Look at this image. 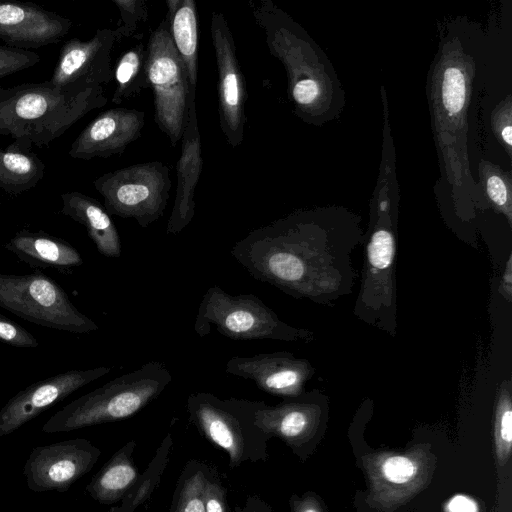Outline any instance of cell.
I'll return each instance as SVG.
<instances>
[{
    "mask_svg": "<svg viewBox=\"0 0 512 512\" xmlns=\"http://www.w3.org/2000/svg\"><path fill=\"white\" fill-rule=\"evenodd\" d=\"M234 512H274L271 506L258 495H249L242 505H236Z\"/></svg>",
    "mask_w": 512,
    "mask_h": 512,
    "instance_id": "cell-37",
    "label": "cell"
},
{
    "mask_svg": "<svg viewBox=\"0 0 512 512\" xmlns=\"http://www.w3.org/2000/svg\"><path fill=\"white\" fill-rule=\"evenodd\" d=\"M396 239L385 219L379 221L365 247L360 290L353 314L390 335L396 331Z\"/></svg>",
    "mask_w": 512,
    "mask_h": 512,
    "instance_id": "cell-10",
    "label": "cell"
},
{
    "mask_svg": "<svg viewBox=\"0 0 512 512\" xmlns=\"http://www.w3.org/2000/svg\"><path fill=\"white\" fill-rule=\"evenodd\" d=\"M146 52L154 119L175 147L181 141L190 101L196 96V89L190 85L186 68L175 49L166 16L151 33Z\"/></svg>",
    "mask_w": 512,
    "mask_h": 512,
    "instance_id": "cell-7",
    "label": "cell"
},
{
    "mask_svg": "<svg viewBox=\"0 0 512 512\" xmlns=\"http://www.w3.org/2000/svg\"><path fill=\"white\" fill-rule=\"evenodd\" d=\"M100 456L101 450L84 438L35 447L23 467L26 484L33 492H66Z\"/></svg>",
    "mask_w": 512,
    "mask_h": 512,
    "instance_id": "cell-13",
    "label": "cell"
},
{
    "mask_svg": "<svg viewBox=\"0 0 512 512\" xmlns=\"http://www.w3.org/2000/svg\"><path fill=\"white\" fill-rule=\"evenodd\" d=\"M166 17L176 51L186 68L190 85L198 78V16L193 0H167Z\"/></svg>",
    "mask_w": 512,
    "mask_h": 512,
    "instance_id": "cell-24",
    "label": "cell"
},
{
    "mask_svg": "<svg viewBox=\"0 0 512 512\" xmlns=\"http://www.w3.org/2000/svg\"><path fill=\"white\" fill-rule=\"evenodd\" d=\"M136 442L129 440L119 448L86 486V492L100 504L112 505L134 488L140 472L134 461Z\"/></svg>",
    "mask_w": 512,
    "mask_h": 512,
    "instance_id": "cell-22",
    "label": "cell"
},
{
    "mask_svg": "<svg viewBox=\"0 0 512 512\" xmlns=\"http://www.w3.org/2000/svg\"><path fill=\"white\" fill-rule=\"evenodd\" d=\"M171 381L165 364L149 361L68 403L46 421L42 431L69 432L130 418L157 399Z\"/></svg>",
    "mask_w": 512,
    "mask_h": 512,
    "instance_id": "cell-3",
    "label": "cell"
},
{
    "mask_svg": "<svg viewBox=\"0 0 512 512\" xmlns=\"http://www.w3.org/2000/svg\"><path fill=\"white\" fill-rule=\"evenodd\" d=\"M4 248L33 268H54L70 273L83 264L80 253L67 241L44 231L22 229Z\"/></svg>",
    "mask_w": 512,
    "mask_h": 512,
    "instance_id": "cell-20",
    "label": "cell"
},
{
    "mask_svg": "<svg viewBox=\"0 0 512 512\" xmlns=\"http://www.w3.org/2000/svg\"><path fill=\"white\" fill-rule=\"evenodd\" d=\"M210 32L218 75L219 125L226 143L236 148L242 144L245 134L246 81L233 35L223 13H212Z\"/></svg>",
    "mask_w": 512,
    "mask_h": 512,
    "instance_id": "cell-12",
    "label": "cell"
},
{
    "mask_svg": "<svg viewBox=\"0 0 512 512\" xmlns=\"http://www.w3.org/2000/svg\"><path fill=\"white\" fill-rule=\"evenodd\" d=\"M442 99L450 115L457 114L465 101V78L455 67L445 70L442 82Z\"/></svg>",
    "mask_w": 512,
    "mask_h": 512,
    "instance_id": "cell-30",
    "label": "cell"
},
{
    "mask_svg": "<svg viewBox=\"0 0 512 512\" xmlns=\"http://www.w3.org/2000/svg\"><path fill=\"white\" fill-rule=\"evenodd\" d=\"M361 235L324 230L293 215L251 230L230 249L256 280L295 298L334 306L352 293Z\"/></svg>",
    "mask_w": 512,
    "mask_h": 512,
    "instance_id": "cell-1",
    "label": "cell"
},
{
    "mask_svg": "<svg viewBox=\"0 0 512 512\" xmlns=\"http://www.w3.org/2000/svg\"><path fill=\"white\" fill-rule=\"evenodd\" d=\"M0 307L47 328L78 334L99 329L54 279L38 270L25 275L0 273Z\"/></svg>",
    "mask_w": 512,
    "mask_h": 512,
    "instance_id": "cell-8",
    "label": "cell"
},
{
    "mask_svg": "<svg viewBox=\"0 0 512 512\" xmlns=\"http://www.w3.org/2000/svg\"><path fill=\"white\" fill-rule=\"evenodd\" d=\"M233 340H279L311 343L314 332L283 322L252 293L231 295L218 285L204 294L196 315L194 330L199 337L211 327Z\"/></svg>",
    "mask_w": 512,
    "mask_h": 512,
    "instance_id": "cell-5",
    "label": "cell"
},
{
    "mask_svg": "<svg viewBox=\"0 0 512 512\" xmlns=\"http://www.w3.org/2000/svg\"><path fill=\"white\" fill-rule=\"evenodd\" d=\"M172 449L173 438L171 433H167L148 466L140 474L134 488L121 500L119 505H114L116 512H134L150 498L161 481L170 460Z\"/></svg>",
    "mask_w": 512,
    "mask_h": 512,
    "instance_id": "cell-27",
    "label": "cell"
},
{
    "mask_svg": "<svg viewBox=\"0 0 512 512\" xmlns=\"http://www.w3.org/2000/svg\"><path fill=\"white\" fill-rule=\"evenodd\" d=\"M487 192L493 203L504 209V212L510 221L509 196L504 181L498 176H491L487 180Z\"/></svg>",
    "mask_w": 512,
    "mask_h": 512,
    "instance_id": "cell-35",
    "label": "cell"
},
{
    "mask_svg": "<svg viewBox=\"0 0 512 512\" xmlns=\"http://www.w3.org/2000/svg\"><path fill=\"white\" fill-rule=\"evenodd\" d=\"M145 114L138 109L111 108L93 119L72 142L68 155L91 160L122 154L142 134Z\"/></svg>",
    "mask_w": 512,
    "mask_h": 512,
    "instance_id": "cell-18",
    "label": "cell"
},
{
    "mask_svg": "<svg viewBox=\"0 0 512 512\" xmlns=\"http://www.w3.org/2000/svg\"><path fill=\"white\" fill-rule=\"evenodd\" d=\"M437 463L430 443H417L403 451H374L363 455L366 504L379 512L396 511L429 486Z\"/></svg>",
    "mask_w": 512,
    "mask_h": 512,
    "instance_id": "cell-6",
    "label": "cell"
},
{
    "mask_svg": "<svg viewBox=\"0 0 512 512\" xmlns=\"http://www.w3.org/2000/svg\"><path fill=\"white\" fill-rule=\"evenodd\" d=\"M503 140L506 142V144L511 145L512 143V128L510 125H507L502 129L501 132Z\"/></svg>",
    "mask_w": 512,
    "mask_h": 512,
    "instance_id": "cell-39",
    "label": "cell"
},
{
    "mask_svg": "<svg viewBox=\"0 0 512 512\" xmlns=\"http://www.w3.org/2000/svg\"><path fill=\"white\" fill-rule=\"evenodd\" d=\"M211 471L207 463L189 460L177 479L169 512H206L204 487Z\"/></svg>",
    "mask_w": 512,
    "mask_h": 512,
    "instance_id": "cell-26",
    "label": "cell"
},
{
    "mask_svg": "<svg viewBox=\"0 0 512 512\" xmlns=\"http://www.w3.org/2000/svg\"><path fill=\"white\" fill-rule=\"evenodd\" d=\"M110 367L69 370L39 380L14 395L0 410V437L9 435L76 390L108 374Z\"/></svg>",
    "mask_w": 512,
    "mask_h": 512,
    "instance_id": "cell-14",
    "label": "cell"
},
{
    "mask_svg": "<svg viewBox=\"0 0 512 512\" xmlns=\"http://www.w3.org/2000/svg\"><path fill=\"white\" fill-rule=\"evenodd\" d=\"M512 385L510 379L501 382L494 407L493 439L499 468L509 465L512 454Z\"/></svg>",
    "mask_w": 512,
    "mask_h": 512,
    "instance_id": "cell-28",
    "label": "cell"
},
{
    "mask_svg": "<svg viewBox=\"0 0 512 512\" xmlns=\"http://www.w3.org/2000/svg\"><path fill=\"white\" fill-rule=\"evenodd\" d=\"M264 401L220 398L208 392L191 393L186 402L189 422L228 456V466L266 462L270 437L255 423Z\"/></svg>",
    "mask_w": 512,
    "mask_h": 512,
    "instance_id": "cell-4",
    "label": "cell"
},
{
    "mask_svg": "<svg viewBox=\"0 0 512 512\" xmlns=\"http://www.w3.org/2000/svg\"><path fill=\"white\" fill-rule=\"evenodd\" d=\"M0 341L18 348H36L37 339L10 318L0 314Z\"/></svg>",
    "mask_w": 512,
    "mask_h": 512,
    "instance_id": "cell-32",
    "label": "cell"
},
{
    "mask_svg": "<svg viewBox=\"0 0 512 512\" xmlns=\"http://www.w3.org/2000/svg\"><path fill=\"white\" fill-rule=\"evenodd\" d=\"M107 512H116L114 506H112Z\"/></svg>",
    "mask_w": 512,
    "mask_h": 512,
    "instance_id": "cell-40",
    "label": "cell"
},
{
    "mask_svg": "<svg viewBox=\"0 0 512 512\" xmlns=\"http://www.w3.org/2000/svg\"><path fill=\"white\" fill-rule=\"evenodd\" d=\"M108 98L102 85L57 86L46 80L0 88V135L45 147Z\"/></svg>",
    "mask_w": 512,
    "mask_h": 512,
    "instance_id": "cell-2",
    "label": "cell"
},
{
    "mask_svg": "<svg viewBox=\"0 0 512 512\" xmlns=\"http://www.w3.org/2000/svg\"><path fill=\"white\" fill-rule=\"evenodd\" d=\"M120 12L119 25L114 30L116 42L133 37L148 19V7L143 0H113Z\"/></svg>",
    "mask_w": 512,
    "mask_h": 512,
    "instance_id": "cell-29",
    "label": "cell"
},
{
    "mask_svg": "<svg viewBox=\"0 0 512 512\" xmlns=\"http://www.w3.org/2000/svg\"><path fill=\"white\" fill-rule=\"evenodd\" d=\"M32 146L27 141L14 140L6 149L0 147V189L5 193L23 194L42 180L45 164Z\"/></svg>",
    "mask_w": 512,
    "mask_h": 512,
    "instance_id": "cell-23",
    "label": "cell"
},
{
    "mask_svg": "<svg viewBox=\"0 0 512 512\" xmlns=\"http://www.w3.org/2000/svg\"><path fill=\"white\" fill-rule=\"evenodd\" d=\"M206 512H230L227 490L215 471H211L204 487Z\"/></svg>",
    "mask_w": 512,
    "mask_h": 512,
    "instance_id": "cell-33",
    "label": "cell"
},
{
    "mask_svg": "<svg viewBox=\"0 0 512 512\" xmlns=\"http://www.w3.org/2000/svg\"><path fill=\"white\" fill-rule=\"evenodd\" d=\"M318 94L319 86L314 79L300 81L291 88L292 98L299 106H308L312 104Z\"/></svg>",
    "mask_w": 512,
    "mask_h": 512,
    "instance_id": "cell-36",
    "label": "cell"
},
{
    "mask_svg": "<svg viewBox=\"0 0 512 512\" xmlns=\"http://www.w3.org/2000/svg\"><path fill=\"white\" fill-rule=\"evenodd\" d=\"M181 154L176 164V190L166 234L177 235L195 215V192L203 169L201 137L198 127L196 96L190 101L181 138Z\"/></svg>",
    "mask_w": 512,
    "mask_h": 512,
    "instance_id": "cell-19",
    "label": "cell"
},
{
    "mask_svg": "<svg viewBox=\"0 0 512 512\" xmlns=\"http://www.w3.org/2000/svg\"><path fill=\"white\" fill-rule=\"evenodd\" d=\"M114 30L98 29L88 40L72 38L61 47L49 82L66 86L78 82L104 85L113 79L111 53Z\"/></svg>",
    "mask_w": 512,
    "mask_h": 512,
    "instance_id": "cell-17",
    "label": "cell"
},
{
    "mask_svg": "<svg viewBox=\"0 0 512 512\" xmlns=\"http://www.w3.org/2000/svg\"><path fill=\"white\" fill-rule=\"evenodd\" d=\"M62 214L83 225L97 251L109 258H119L122 247L111 215L95 198L78 191L60 195Z\"/></svg>",
    "mask_w": 512,
    "mask_h": 512,
    "instance_id": "cell-21",
    "label": "cell"
},
{
    "mask_svg": "<svg viewBox=\"0 0 512 512\" xmlns=\"http://www.w3.org/2000/svg\"><path fill=\"white\" fill-rule=\"evenodd\" d=\"M499 293L508 301L512 300V254L506 261L504 272L498 288Z\"/></svg>",
    "mask_w": 512,
    "mask_h": 512,
    "instance_id": "cell-38",
    "label": "cell"
},
{
    "mask_svg": "<svg viewBox=\"0 0 512 512\" xmlns=\"http://www.w3.org/2000/svg\"><path fill=\"white\" fill-rule=\"evenodd\" d=\"M73 23L67 17L31 3L0 0V40L21 50L59 42Z\"/></svg>",
    "mask_w": 512,
    "mask_h": 512,
    "instance_id": "cell-16",
    "label": "cell"
},
{
    "mask_svg": "<svg viewBox=\"0 0 512 512\" xmlns=\"http://www.w3.org/2000/svg\"><path fill=\"white\" fill-rule=\"evenodd\" d=\"M115 89L112 104L136 97L149 88L146 47L140 41L123 52L113 70Z\"/></svg>",
    "mask_w": 512,
    "mask_h": 512,
    "instance_id": "cell-25",
    "label": "cell"
},
{
    "mask_svg": "<svg viewBox=\"0 0 512 512\" xmlns=\"http://www.w3.org/2000/svg\"><path fill=\"white\" fill-rule=\"evenodd\" d=\"M1 87H2V86H1V83H0V88H1Z\"/></svg>",
    "mask_w": 512,
    "mask_h": 512,
    "instance_id": "cell-41",
    "label": "cell"
},
{
    "mask_svg": "<svg viewBox=\"0 0 512 512\" xmlns=\"http://www.w3.org/2000/svg\"><path fill=\"white\" fill-rule=\"evenodd\" d=\"M92 184L110 215L134 219L142 228L163 216L172 186L169 168L161 161L123 167L97 177Z\"/></svg>",
    "mask_w": 512,
    "mask_h": 512,
    "instance_id": "cell-9",
    "label": "cell"
},
{
    "mask_svg": "<svg viewBox=\"0 0 512 512\" xmlns=\"http://www.w3.org/2000/svg\"><path fill=\"white\" fill-rule=\"evenodd\" d=\"M226 373L250 380L271 395L296 397L315 374V368L305 358L280 351L252 356H233L225 365Z\"/></svg>",
    "mask_w": 512,
    "mask_h": 512,
    "instance_id": "cell-15",
    "label": "cell"
},
{
    "mask_svg": "<svg viewBox=\"0 0 512 512\" xmlns=\"http://www.w3.org/2000/svg\"><path fill=\"white\" fill-rule=\"evenodd\" d=\"M39 61L36 52L0 45V79L35 66Z\"/></svg>",
    "mask_w": 512,
    "mask_h": 512,
    "instance_id": "cell-31",
    "label": "cell"
},
{
    "mask_svg": "<svg viewBox=\"0 0 512 512\" xmlns=\"http://www.w3.org/2000/svg\"><path fill=\"white\" fill-rule=\"evenodd\" d=\"M291 512H328L322 499L314 492L293 494L289 498Z\"/></svg>",
    "mask_w": 512,
    "mask_h": 512,
    "instance_id": "cell-34",
    "label": "cell"
},
{
    "mask_svg": "<svg viewBox=\"0 0 512 512\" xmlns=\"http://www.w3.org/2000/svg\"><path fill=\"white\" fill-rule=\"evenodd\" d=\"M328 412V397L313 389L285 398L275 406L263 402L255 423L270 438H279L299 459L305 460L324 433Z\"/></svg>",
    "mask_w": 512,
    "mask_h": 512,
    "instance_id": "cell-11",
    "label": "cell"
}]
</instances>
